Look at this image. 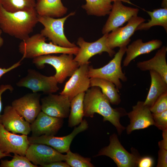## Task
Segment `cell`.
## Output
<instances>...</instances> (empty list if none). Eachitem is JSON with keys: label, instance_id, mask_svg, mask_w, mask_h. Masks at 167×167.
Returning <instances> with one entry per match:
<instances>
[{"label": "cell", "instance_id": "cell-32", "mask_svg": "<svg viewBox=\"0 0 167 167\" xmlns=\"http://www.w3.org/2000/svg\"><path fill=\"white\" fill-rule=\"evenodd\" d=\"M150 110L152 113H159L167 110V92L158 98Z\"/></svg>", "mask_w": 167, "mask_h": 167}, {"label": "cell", "instance_id": "cell-10", "mask_svg": "<svg viewBox=\"0 0 167 167\" xmlns=\"http://www.w3.org/2000/svg\"><path fill=\"white\" fill-rule=\"evenodd\" d=\"M88 128L87 122L85 120H84L79 126L75 127L72 132L67 135L62 137L45 135L39 136H31L28 137V140L30 144H45L51 147L61 153L66 152L70 150L71 144L75 136Z\"/></svg>", "mask_w": 167, "mask_h": 167}, {"label": "cell", "instance_id": "cell-38", "mask_svg": "<svg viewBox=\"0 0 167 167\" xmlns=\"http://www.w3.org/2000/svg\"><path fill=\"white\" fill-rule=\"evenodd\" d=\"M162 136L163 139L158 143L159 147L167 150V129L163 130Z\"/></svg>", "mask_w": 167, "mask_h": 167}, {"label": "cell", "instance_id": "cell-8", "mask_svg": "<svg viewBox=\"0 0 167 167\" xmlns=\"http://www.w3.org/2000/svg\"><path fill=\"white\" fill-rule=\"evenodd\" d=\"M54 76H46L35 70L28 69L27 75L17 83L19 87H25L33 92H42L48 94L57 92L59 88Z\"/></svg>", "mask_w": 167, "mask_h": 167}, {"label": "cell", "instance_id": "cell-22", "mask_svg": "<svg viewBox=\"0 0 167 167\" xmlns=\"http://www.w3.org/2000/svg\"><path fill=\"white\" fill-rule=\"evenodd\" d=\"M167 51V47L162 46L151 59L137 62V67L143 71L148 70L156 72L167 82V63L166 58Z\"/></svg>", "mask_w": 167, "mask_h": 167}, {"label": "cell", "instance_id": "cell-17", "mask_svg": "<svg viewBox=\"0 0 167 167\" xmlns=\"http://www.w3.org/2000/svg\"><path fill=\"white\" fill-rule=\"evenodd\" d=\"M41 111L50 116L64 118L69 116L71 100L60 94H49L41 99Z\"/></svg>", "mask_w": 167, "mask_h": 167}, {"label": "cell", "instance_id": "cell-41", "mask_svg": "<svg viewBox=\"0 0 167 167\" xmlns=\"http://www.w3.org/2000/svg\"><path fill=\"white\" fill-rule=\"evenodd\" d=\"M2 31L0 28V48L2 47L4 43V40L2 38L1 36Z\"/></svg>", "mask_w": 167, "mask_h": 167}, {"label": "cell", "instance_id": "cell-34", "mask_svg": "<svg viewBox=\"0 0 167 167\" xmlns=\"http://www.w3.org/2000/svg\"><path fill=\"white\" fill-rule=\"evenodd\" d=\"M158 160L157 167L167 166V150L160 148L158 152Z\"/></svg>", "mask_w": 167, "mask_h": 167}, {"label": "cell", "instance_id": "cell-43", "mask_svg": "<svg viewBox=\"0 0 167 167\" xmlns=\"http://www.w3.org/2000/svg\"><path fill=\"white\" fill-rule=\"evenodd\" d=\"M112 2H115L116 1H120L125 2H128L130 0H111Z\"/></svg>", "mask_w": 167, "mask_h": 167}, {"label": "cell", "instance_id": "cell-18", "mask_svg": "<svg viewBox=\"0 0 167 167\" xmlns=\"http://www.w3.org/2000/svg\"><path fill=\"white\" fill-rule=\"evenodd\" d=\"M1 124L7 131L14 134L28 135L31 131L30 124L11 105L5 107L1 114Z\"/></svg>", "mask_w": 167, "mask_h": 167}, {"label": "cell", "instance_id": "cell-7", "mask_svg": "<svg viewBox=\"0 0 167 167\" xmlns=\"http://www.w3.org/2000/svg\"><path fill=\"white\" fill-rule=\"evenodd\" d=\"M109 145L101 149L96 156H106L115 162L118 167H133L137 165L140 156L135 151L131 153L121 145L117 135L110 136Z\"/></svg>", "mask_w": 167, "mask_h": 167}, {"label": "cell", "instance_id": "cell-42", "mask_svg": "<svg viewBox=\"0 0 167 167\" xmlns=\"http://www.w3.org/2000/svg\"><path fill=\"white\" fill-rule=\"evenodd\" d=\"M161 6L163 8H167V0H163Z\"/></svg>", "mask_w": 167, "mask_h": 167}, {"label": "cell", "instance_id": "cell-20", "mask_svg": "<svg viewBox=\"0 0 167 167\" xmlns=\"http://www.w3.org/2000/svg\"><path fill=\"white\" fill-rule=\"evenodd\" d=\"M127 115L130 120V124L126 128L128 134L134 130L144 129L154 125L152 113L150 108L144 105L143 101H139Z\"/></svg>", "mask_w": 167, "mask_h": 167}, {"label": "cell", "instance_id": "cell-1", "mask_svg": "<svg viewBox=\"0 0 167 167\" xmlns=\"http://www.w3.org/2000/svg\"><path fill=\"white\" fill-rule=\"evenodd\" d=\"M84 116L92 118L95 113L103 116V121H108L116 128L119 134L125 129L120 122V118L126 114L124 109H113L107 97L98 87H92L85 92L84 100Z\"/></svg>", "mask_w": 167, "mask_h": 167}, {"label": "cell", "instance_id": "cell-39", "mask_svg": "<svg viewBox=\"0 0 167 167\" xmlns=\"http://www.w3.org/2000/svg\"><path fill=\"white\" fill-rule=\"evenodd\" d=\"M43 167H70L65 162L62 161H57L52 162L49 164L43 165Z\"/></svg>", "mask_w": 167, "mask_h": 167}, {"label": "cell", "instance_id": "cell-23", "mask_svg": "<svg viewBox=\"0 0 167 167\" xmlns=\"http://www.w3.org/2000/svg\"><path fill=\"white\" fill-rule=\"evenodd\" d=\"M35 9L38 15L54 18L64 16L68 10L61 0H37Z\"/></svg>", "mask_w": 167, "mask_h": 167}, {"label": "cell", "instance_id": "cell-25", "mask_svg": "<svg viewBox=\"0 0 167 167\" xmlns=\"http://www.w3.org/2000/svg\"><path fill=\"white\" fill-rule=\"evenodd\" d=\"M90 86L99 87L111 104L118 105L121 102L120 96L118 93L119 90L111 82L99 78H91Z\"/></svg>", "mask_w": 167, "mask_h": 167}, {"label": "cell", "instance_id": "cell-14", "mask_svg": "<svg viewBox=\"0 0 167 167\" xmlns=\"http://www.w3.org/2000/svg\"><path fill=\"white\" fill-rule=\"evenodd\" d=\"M89 64L80 65L66 83L60 94L71 100L78 94L85 92L90 87V78L88 76Z\"/></svg>", "mask_w": 167, "mask_h": 167}, {"label": "cell", "instance_id": "cell-19", "mask_svg": "<svg viewBox=\"0 0 167 167\" xmlns=\"http://www.w3.org/2000/svg\"><path fill=\"white\" fill-rule=\"evenodd\" d=\"M63 118L48 115L41 111L30 124L32 136L54 135L62 127Z\"/></svg>", "mask_w": 167, "mask_h": 167}, {"label": "cell", "instance_id": "cell-30", "mask_svg": "<svg viewBox=\"0 0 167 167\" xmlns=\"http://www.w3.org/2000/svg\"><path fill=\"white\" fill-rule=\"evenodd\" d=\"M66 155L65 161L72 167H93L90 158L84 157L77 153H73L70 150Z\"/></svg>", "mask_w": 167, "mask_h": 167}, {"label": "cell", "instance_id": "cell-2", "mask_svg": "<svg viewBox=\"0 0 167 167\" xmlns=\"http://www.w3.org/2000/svg\"><path fill=\"white\" fill-rule=\"evenodd\" d=\"M38 16L35 8L10 12L0 4V28L5 33L21 41L30 36L38 23Z\"/></svg>", "mask_w": 167, "mask_h": 167}, {"label": "cell", "instance_id": "cell-33", "mask_svg": "<svg viewBox=\"0 0 167 167\" xmlns=\"http://www.w3.org/2000/svg\"><path fill=\"white\" fill-rule=\"evenodd\" d=\"M152 115L154 125L162 131L167 129V110Z\"/></svg>", "mask_w": 167, "mask_h": 167}, {"label": "cell", "instance_id": "cell-37", "mask_svg": "<svg viewBox=\"0 0 167 167\" xmlns=\"http://www.w3.org/2000/svg\"><path fill=\"white\" fill-rule=\"evenodd\" d=\"M23 60L22 58L20 61L8 68H0V79L6 73L19 66L21 65V62Z\"/></svg>", "mask_w": 167, "mask_h": 167}, {"label": "cell", "instance_id": "cell-36", "mask_svg": "<svg viewBox=\"0 0 167 167\" xmlns=\"http://www.w3.org/2000/svg\"><path fill=\"white\" fill-rule=\"evenodd\" d=\"M14 88L10 84L2 85L0 86V125L2 124L0 120L1 112L2 109V93L7 90L12 91Z\"/></svg>", "mask_w": 167, "mask_h": 167}, {"label": "cell", "instance_id": "cell-11", "mask_svg": "<svg viewBox=\"0 0 167 167\" xmlns=\"http://www.w3.org/2000/svg\"><path fill=\"white\" fill-rule=\"evenodd\" d=\"M25 156L33 164L41 167L55 161H65L66 159V155L51 147L38 143L30 144Z\"/></svg>", "mask_w": 167, "mask_h": 167}, {"label": "cell", "instance_id": "cell-31", "mask_svg": "<svg viewBox=\"0 0 167 167\" xmlns=\"http://www.w3.org/2000/svg\"><path fill=\"white\" fill-rule=\"evenodd\" d=\"M12 159L10 161L1 160L0 167H37L32 163L25 156L14 153Z\"/></svg>", "mask_w": 167, "mask_h": 167}, {"label": "cell", "instance_id": "cell-16", "mask_svg": "<svg viewBox=\"0 0 167 167\" xmlns=\"http://www.w3.org/2000/svg\"><path fill=\"white\" fill-rule=\"evenodd\" d=\"M145 20L142 17L136 15L129 20L125 26L119 27L108 33L107 42L109 47L113 49L117 47L126 46L131 41L130 38L136 31L138 26Z\"/></svg>", "mask_w": 167, "mask_h": 167}, {"label": "cell", "instance_id": "cell-29", "mask_svg": "<svg viewBox=\"0 0 167 167\" xmlns=\"http://www.w3.org/2000/svg\"><path fill=\"white\" fill-rule=\"evenodd\" d=\"M36 0H0V4L10 12L27 11L35 8Z\"/></svg>", "mask_w": 167, "mask_h": 167}, {"label": "cell", "instance_id": "cell-6", "mask_svg": "<svg viewBox=\"0 0 167 167\" xmlns=\"http://www.w3.org/2000/svg\"><path fill=\"white\" fill-rule=\"evenodd\" d=\"M75 13V12H71L65 17L60 18L38 15V22L44 26L40 33L53 43L59 46L68 48L77 46L67 39L64 34V28L66 20Z\"/></svg>", "mask_w": 167, "mask_h": 167}, {"label": "cell", "instance_id": "cell-27", "mask_svg": "<svg viewBox=\"0 0 167 167\" xmlns=\"http://www.w3.org/2000/svg\"><path fill=\"white\" fill-rule=\"evenodd\" d=\"M151 17L146 23L143 22L139 24L136 29L138 30H148L152 27L160 26L164 28L167 32V8L155 9L152 11H146Z\"/></svg>", "mask_w": 167, "mask_h": 167}, {"label": "cell", "instance_id": "cell-15", "mask_svg": "<svg viewBox=\"0 0 167 167\" xmlns=\"http://www.w3.org/2000/svg\"><path fill=\"white\" fill-rule=\"evenodd\" d=\"M41 94L37 92L28 93L15 99L11 105L27 122L32 123L41 111Z\"/></svg>", "mask_w": 167, "mask_h": 167}, {"label": "cell", "instance_id": "cell-40", "mask_svg": "<svg viewBox=\"0 0 167 167\" xmlns=\"http://www.w3.org/2000/svg\"><path fill=\"white\" fill-rule=\"evenodd\" d=\"M6 156L12 157L10 154H7L2 153L0 150V159Z\"/></svg>", "mask_w": 167, "mask_h": 167}, {"label": "cell", "instance_id": "cell-24", "mask_svg": "<svg viewBox=\"0 0 167 167\" xmlns=\"http://www.w3.org/2000/svg\"><path fill=\"white\" fill-rule=\"evenodd\" d=\"M151 84L148 94L144 105L150 108L158 98L167 92V82L157 72L150 71Z\"/></svg>", "mask_w": 167, "mask_h": 167}, {"label": "cell", "instance_id": "cell-3", "mask_svg": "<svg viewBox=\"0 0 167 167\" xmlns=\"http://www.w3.org/2000/svg\"><path fill=\"white\" fill-rule=\"evenodd\" d=\"M46 38L40 33H38L22 41L19 45V51L23 55L22 58L33 59L42 55L56 54L76 55L78 53L79 47L77 46L71 48L62 47L51 42H46Z\"/></svg>", "mask_w": 167, "mask_h": 167}, {"label": "cell", "instance_id": "cell-9", "mask_svg": "<svg viewBox=\"0 0 167 167\" xmlns=\"http://www.w3.org/2000/svg\"><path fill=\"white\" fill-rule=\"evenodd\" d=\"M108 33L103 36L98 40L89 42L85 41L82 37L78 40L77 44L79 46L78 53L74 58L80 65L89 64V59L97 54H101L103 52L108 53L111 57L114 56L115 52L108 45L107 37Z\"/></svg>", "mask_w": 167, "mask_h": 167}, {"label": "cell", "instance_id": "cell-21", "mask_svg": "<svg viewBox=\"0 0 167 167\" xmlns=\"http://www.w3.org/2000/svg\"><path fill=\"white\" fill-rule=\"evenodd\" d=\"M162 44L160 40H153L143 42L141 39H138L129 45L126 49V56L123 62V66H128L131 62L137 57L148 54L159 49Z\"/></svg>", "mask_w": 167, "mask_h": 167}, {"label": "cell", "instance_id": "cell-5", "mask_svg": "<svg viewBox=\"0 0 167 167\" xmlns=\"http://www.w3.org/2000/svg\"><path fill=\"white\" fill-rule=\"evenodd\" d=\"M119 48L113 58L105 65L98 68L89 66L88 72L89 77L99 78L107 80L113 83L118 90L121 89L122 84L120 80L124 82L127 81V78L122 72L121 67L122 61L126 53V47Z\"/></svg>", "mask_w": 167, "mask_h": 167}, {"label": "cell", "instance_id": "cell-28", "mask_svg": "<svg viewBox=\"0 0 167 167\" xmlns=\"http://www.w3.org/2000/svg\"><path fill=\"white\" fill-rule=\"evenodd\" d=\"M82 6L88 15L103 16L109 15L112 7L111 0H85Z\"/></svg>", "mask_w": 167, "mask_h": 167}, {"label": "cell", "instance_id": "cell-35", "mask_svg": "<svg viewBox=\"0 0 167 167\" xmlns=\"http://www.w3.org/2000/svg\"><path fill=\"white\" fill-rule=\"evenodd\" d=\"M154 164V160L150 156L140 157L139 159L137 165L139 167H151Z\"/></svg>", "mask_w": 167, "mask_h": 167}, {"label": "cell", "instance_id": "cell-26", "mask_svg": "<svg viewBox=\"0 0 167 167\" xmlns=\"http://www.w3.org/2000/svg\"><path fill=\"white\" fill-rule=\"evenodd\" d=\"M85 92L81 93L71 101L68 126L73 127L78 125L83 120L84 116V100Z\"/></svg>", "mask_w": 167, "mask_h": 167}, {"label": "cell", "instance_id": "cell-4", "mask_svg": "<svg viewBox=\"0 0 167 167\" xmlns=\"http://www.w3.org/2000/svg\"><path fill=\"white\" fill-rule=\"evenodd\" d=\"M32 63L39 69H42L45 64L52 66L56 70L54 75L58 83H62L68 77L71 76L79 65L73 58V54H62L57 56L49 54L32 59Z\"/></svg>", "mask_w": 167, "mask_h": 167}, {"label": "cell", "instance_id": "cell-12", "mask_svg": "<svg viewBox=\"0 0 167 167\" xmlns=\"http://www.w3.org/2000/svg\"><path fill=\"white\" fill-rule=\"evenodd\" d=\"M139 10L137 8L125 6L121 1L114 2L109 17L102 28V33H109L122 26L132 17L137 15Z\"/></svg>", "mask_w": 167, "mask_h": 167}, {"label": "cell", "instance_id": "cell-13", "mask_svg": "<svg viewBox=\"0 0 167 167\" xmlns=\"http://www.w3.org/2000/svg\"><path fill=\"white\" fill-rule=\"evenodd\" d=\"M30 143L27 135H16L6 130L0 125V150L4 153H11L25 156Z\"/></svg>", "mask_w": 167, "mask_h": 167}]
</instances>
